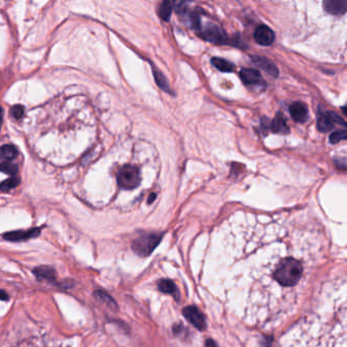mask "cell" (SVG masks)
<instances>
[{
  "label": "cell",
  "instance_id": "1",
  "mask_svg": "<svg viewBox=\"0 0 347 347\" xmlns=\"http://www.w3.org/2000/svg\"><path fill=\"white\" fill-rule=\"evenodd\" d=\"M323 255L265 232L230 233L208 254L205 283L235 316L267 327L296 310Z\"/></svg>",
  "mask_w": 347,
  "mask_h": 347
},
{
  "label": "cell",
  "instance_id": "2",
  "mask_svg": "<svg viewBox=\"0 0 347 347\" xmlns=\"http://www.w3.org/2000/svg\"><path fill=\"white\" fill-rule=\"evenodd\" d=\"M345 281L324 289L309 314L281 339L280 347H346Z\"/></svg>",
  "mask_w": 347,
  "mask_h": 347
},
{
  "label": "cell",
  "instance_id": "3",
  "mask_svg": "<svg viewBox=\"0 0 347 347\" xmlns=\"http://www.w3.org/2000/svg\"><path fill=\"white\" fill-rule=\"evenodd\" d=\"M118 186L123 189L136 188L141 184V173L134 165H124L117 173Z\"/></svg>",
  "mask_w": 347,
  "mask_h": 347
},
{
  "label": "cell",
  "instance_id": "4",
  "mask_svg": "<svg viewBox=\"0 0 347 347\" xmlns=\"http://www.w3.org/2000/svg\"><path fill=\"white\" fill-rule=\"evenodd\" d=\"M197 30L199 31L200 36L203 39L209 41V42H211V43L224 44L227 42L225 33L218 25L206 24L205 26H201V24H200Z\"/></svg>",
  "mask_w": 347,
  "mask_h": 347
},
{
  "label": "cell",
  "instance_id": "5",
  "mask_svg": "<svg viewBox=\"0 0 347 347\" xmlns=\"http://www.w3.org/2000/svg\"><path fill=\"white\" fill-rule=\"evenodd\" d=\"M240 77L241 80L247 86H265L261 74L254 68H243L240 73Z\"/></svg>",
  "mask_w": 347,
  "mask_h": 347
},
{
  "label": "cell",
  "instance_id": "6",
  "mask_svg": "<svg viewBox=\"0 0 347 347\" xmlns=\"http://www.w3.org/2000/svg\"><path fill=\"white\" fill-rule=\"evenodd\" d=\"M41 232V228H33L29 230H18L7 232L3 235V239L8 241H24L37 238Z\"/></svg>",
  "mask_w": 347,
  "mask_h": 347
},
{
  "label": "cell",
  "instance_id": "7",
  "mask_svg": "<svg viewBox=\"0 0 347 347\" xmlns=\"http://www.w3.org/2000/svg\"><path fill=\"white\" fill-rule=\"evenodd\" d=\"M254 38L256 42L262 46H270L274 42V33L269 27L265 25L259 26L254 34Z\"/></svg>",
  "mask_w": 347,
  "mask_h": 347
},
{
  "label": "cell",
  "instance_id": "8",
  "mask_svg": "<svg viewBox=\"0 0 347 347\" xmlns=\"http://www.w3.org/2000/svg\"><path fill=\"white\" fill-rule=\"evenodd\" d=\"M289 112L293 119L296 122L303 123L309 118V110L305 104L301 102H294L290 105Z\"/></svg>",
  "mask_w": 347,
  "mask_h": 347
},
{
  "label": "cell",
  "instance_id": "9",
  "mask_svg": "<svg viewBox=\"0 0 347 347\" xmlns=\"http://www.w3.org/2000/svg\"><path fill=\"white\" fill-rule=\"evenodd\" d=\"M253 62L258 65L260 68H262L264 72H266L268 75H270L271 77H278L279 75V69L275 65V63H273L270 59L263 57V56H253L252 57Z\"/></svg>",
  "mask_w": 347,
  "mask_h": 347
},
{
  "label": "cell",
  "instance_id": "10",
  "mask_svg": "<svg viewBox=\"0 0 347 347\" xmlns=\"http://www.w3.org/2000/svg\"><path fill=\"white\" fill-rule=\"evenodd\" d=\"M323 5L327 12L334 16L344 15L347 8L345 0H325Z\"/></svg>",
  "mask_w": 347,
  "mask_h": 347
},
{
  "label": "cell",
  "instance_id": "11",
  "mask_svg": "<svg viewBox=\"0 0 347 347\" xmlns=\"http://www.w3.org/2000/svg\"><path fill=\"white\" fill-rule=\"evenodd\" d=\"M270 129L273 133L280 134H287L290 131L285 117L281 113L277 114L272 122H270Z\"/></svg>",
  "mask_w": 347,
  "mask_h": 347
},
{
  "label": "cell",
  "instance_id": "12",
  "mask_svg": "<svg viewBox=\"0 0 347 347\" xmlns=\"http://www.w3.org/2000/svg\"><path fill=\"white\" fill-rule=\"evenodd\" d=\"M334 124H335V123L333 122L330 112L321 113L320 115H319V118H318V129H319V131H320V132H323V133L330 132L331 130H333V128H334Z\"/></svg>",
  "mask_w": 347,
  "mask_h": 347
},
{
  "label": "cell",
  "instance_id": "13",
  "mask_svg": "<svg viewBox=\"0 0 347 347\" xmlns=\"http://www.w3.org/2000/svg\"><path fill=\"white\" fill-rule=\"evenodd\" d=\"M33 272L39 280H47L50 282L55 280V271L51 267L41 266L36 268Z\"/></svg>",
  "mask_w": 347,
  "mask_h": 347
},
{
  "label": "cell",
  "instance_id": "14",
  "mask_svg": "<svg viewBox=\"0 0 347 347\" xmlns=\"http://www.w3.org/2000/svg\"><path fill=\"white\" fill-rule=\"evenodd\" d=\"M154 240H155V238L153 237V235H151V237H148V238H143L141 240H137L133 243V249L138 254L146 253L147 251L149 252L150 249L153 247L152 243Z\"/></svg>",
  "mask_w": 347,
  "mask_h": 347
},
{
  "label": "cell",
  "instance_id": "15",
  "mask_svg": "<svg viewBox=\"0 0 347 347\" xmlns=\"http://www.w3.org/2000/svg\"><path fill=\"white\" fill-rule=\"evenodd\" d=\"M18 156V150L12 145H3L0 147V160L4 162H9L16 159Z\"/></svg>",
  "mask_w": 347,
  "mask_h": 347
},
{
  "label": "cell",
  "instance_id": "16",
  "mask_svg": "<svg viewBox=\"0 0 347 347\" xmlns=\"http://www.w3.org/2000/svg\"><path fill=\"white\" fill-rule=\"evenodd\" d=\"M212 63L217 69H219V71L222 73H231L234 68V66L231 62H229L226 59L220 58V57H214L212 59Z\"/></svg>",
  "mask_w": 347,
  "mask_h": 347
},
{
  "label": "cell",
  "instance_id": "17",
  "mask_svg": "<svg viewBox=\"0 0 347 347\" xmlns=\"http://www.w3.org/2000/svg\"><path fill=\"white\" fill-rule=\"evenodd\" d=\"M172 12V3L169 1H164L159 6V16L162 20L168 22Z\"/></svg>",
  "mask_w": 347,
  "mask_h": 347
},
{
  "label": "cell",
  "instance_id": "18",
  "mask_svg": "<svg viewBox=\"0 0 347 347\" xmlns=\"http://www.w3.org/2000/svg\"><path fill=\"white\" fill-rule=\"evenodd\" d=\"M19 185H20V179L18 177H11L0 184V190L8 191L17 187Z\"/></svg>",
  "mask_w": 347,
  "mask_h": 347
},
{
  "label": "cell",
  "instance_id": "19",
  "mask_svg": "<svg viewBox=\"0 0 347 347\" xmlns=\"http://www.w3.org/2000/svg\"><path fill=\"white\" fill-rule=\"evenodd\" d=\"M154 76H155V80L157 81V85L165 92H170L168 81L163 76V74L161 72H158V71H156V69H154Z\"/></svg>",
  "mask_w": 347,
  "mask_h": 347
},
{
  "label": "cell",
  "instance_id": "20",
  "mask_svg": "<svg viewBox=\"0 0 347 347\" xmlns=\"http://www.w3.org/2000/svg\"><path fill=\"white\" fill-rule=\"evenodd\" d=\"M0 171L5 173V174L11 175V176H15L18 173L19 168H18V166L15 164L9 163V162H3V163L0 164Z\"/></svg>",
  "mask_w": 347,
  "mask_h": 347
},
{
  "label": "cell",
  "instance_id": "21",
  "mask_svg": "<svg viewBox=\"0 0 347 347\" xmlns=\"http://www.w3.org/2000/svg\"><path fill=\"white\" fill-rule=\"evenodd\" d=\"M346 137H347V133H346L345 130L337 131V132H334L333 133H331L330 142L332 144H336V143H339L341 141L346 140Z\"/></svg>",
  "mask_w": 347,
  "mask_h": 347
},
{
  "label": "cell",
  "instance_id": "22",
  "mask_svg": "<svg viewBox=\"0 0 347 347\" xmlns=\"http://www.w3.org/2000/svg\"><path fill=\"white\" fill-rule=\"evenodd\" d=\"M10 113L12 117L19 119L24 114V107L22 105H15L10 109Z\"/></svg>",
  "mask_w": 347,
  "mask_h": 347
},
{
  "label": "cell",
  "instance_id": "23",
  "mask_svg": "<svg viewBox=\"0 0 347 347\" xmlns=\"http://www.w3.org/2000/svg\"><path fill=\"white\" fill-rule=\"evenodd\" d=\"M188 317L190 318V320L192 321V323H195L197 326H201V324L203 323L199 313L196 312L195 310H192V309L190 310V313L188 314Z\"/></svg>",
  "mask_w": 347,
  "mask_h": 347
},
{
  "label": "cell",
  "instance_id": "24",
  "mask_svg": "<svg viewBox=\"0 0 347 347\" xmlns=\"http://www.w3.org/2000/svg\"><path fill=\"white\" fill-rule=\"evenodd\" d=\"M335 164H336L337 167H339L340 169L345 170L346 169V158L342 157L339 159H335Z\"/></svg>",
  "mask_w": 347,
  "mask_h": 347
},
{
  "label": "cell",
  "instance_id": "25",
  "mask_svg": "<svg viewBox=\"0 0 347 347\" xmlns=\"http://www.w3.org/2000/svg\"><path fill=\"white\" fill-rule=\"evenodd\" d=\"M0 299L1 300H8L9 299L8 294L5 293L4 290H1V289H0Z\"/></svg>",
  "mask_w": 347,
  "mask_h": 347
},
{
  "label": "cell",
  "instance_id": "26",
  "mask_svg": "<svg viewBox=\"0 0 347 347\" xmlns=\"http://www.w3.org/2000/svg\"><path fill=\"white\" fill-rule=\"evenodd\" d=\"M2 119H3V109H2L1 107H0V129H1Z\"/></svg>",
  "mask_w": 347,
  "mask_h": 347
},
{
  "label": "cell",
  "instance_id": "27",
  "mask_svg": "<svg viewBox=\"0 0 347 347\" xmlns=\"http://www.w3.org/2000/svg\"><path fill=\"white\" fill-rule=\"evenodd\" d=\"M155 198H156V195H155V193H152V195H150V197H149L148 203H149V204H151L153 201L155 200Z\"/></svg>",
  "mask_w": 347,
  "mask_h": 347
}]
</instances>
